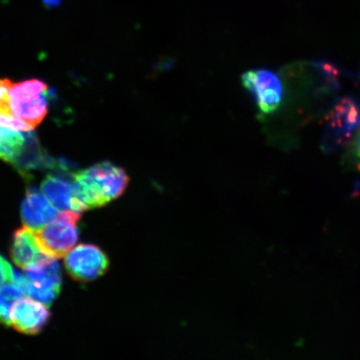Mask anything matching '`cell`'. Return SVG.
Wrapping results in <instances>:
<instances>
[{
  "instance_id": "6da1fadb",
  "label": "cell",
  "mask_w": 360,
  "mask_h": 360,
  "mask_svg": "<svg viewBox=\"0 0 360 360\" xmlns=\"http://www.w3.org/2000/svg\"><path fill=\"white\" fill-rule=\"evenodd\" d=\"M73 207L72 210L82 213L100 208L118 199L127 188L129 178L124 169L103 162L74 174Z\"/></svg>"
},
{
  "instance_id": "7a4b0ae2",
  "label": "cell",
  "mask_w": 360,
  "mask_h": 360,
  "mask_svg": "<svg viewBox=\"0 0 360 360\" xmlns=\"http://www.w3.org/2000/svg\"><path fill=\"white\" fill-rule=\"evenodd\" d=\"M56 258L45 256L25 269V277L13 269V281L31 298L51 306L60 294L62 277L60 264Z\"/></svg>"
},
{
  "instance_id": "3957f363",
  "label": "cell",
  "mask_w": 360,
  "mask_h": 360,
  "mask_svg": "<svg viewBox=\"0 0 360 360\" xmlns=\"http://www.w3.org/2000/svg\"><path fill=\"white\" fill-rule=\"evenodd\" d=\"M360 128V102L353 98H341L328 117L321 141L327 154L342 150L353 141Z\"/></svg>"
},
{
  "instance_id": "277c9868",
  "label": "cell",
  "mask_w": 360,
  "mask_h": 360,
  "mask_svg": "<svg viewBox=\"0 0 360 360\" xmlns=\"http://www.w3.org/2000/svg\"><path fill=\"white\" fill-rule=\"evenodd\" d=\"M80 213L65 210L41 229L34 231L40 249L52 258H61L69 253L79 236Z\"/></svg>"
},
{
  "instance_id": "5b68a950",
  "label": "cell",
  "mask_w": 360,
  "mask_h": 360,
  "mask_svg": "<svg viewBox=\"0 0 360 360\" xmlns=\"http://www.w3.org/2000/svg\"><path fill=\"white\" fill-rule=\"evenodd\" d=\"M13 114L32 129L42 122L48 112V86L39 79L13 83L10 93Z\"/></svg>"
},
{
  "instance_id": "8992f818",
  "label": "cell",
  "mask_w": 360,
  "mask_h": 360,
  "mask_svg": "<svg viewBox=\"0 0 360 360\" xmlns=\"http://www.w3.org/2000/svg\"><path fill=\"white\" fill-rule=\"evenodd\" d=\"M241 83L251 94L261 114L270 115L280 108L283 96L281 80L274 72L256 69L245 72Z\"/></svg>"
},
{
  "instance_id": "52a82bcc",
  "label": "cell",
  "mask_w": 360,
  "mask_h": 360,
  "mask_svg": "<svg viewBox=\"0 0 360 360\" xmlns=\"http://www.w3.org/2000/svg\"><path fill=\"white\" fill-rule=\"evenodd\" d=\"M65 265L67 272L74 280L89 282L97 280L107 272L110 260L101 248L93 244H82L68 253Z\"/></svg>"
},
{
  "instance_id": "ba28073f",
  "label": "cell",
  "mask_w": 360,
  "mask_h": 360,
  "mask_svg": "<svg viewBox=\"0 0 360 360\" xmlns=\"http://www.w3.org/2000/svg\"><path fill=\"white\" fill-rule=\"evenodd\" d=\"M48 306L38 300L22 298L11 312V325L25 335H37L46 326L51 314Z\"/></svg>"
},
{
  "instance_id": "9c48e42d",
  "label": "cell",
  "mask_w": 360,
  "mask_h": 360,
  "mask_svg": "<svg viewBox=\"0 0 360 360\" xmlns=\"http://www.w3.org/2000/svg\"><path fill=\"white\" fill-rule=\"evenodd\" d=\"M58 215V209L46 196L36 190L27 192L21 205V219L33 231L41 229Z\"/></svg>"
},
{
  "instance_id": "30bf717a",
  "label": "cell",
  "mask_w": 360,
  "mask_h": 360,
  "mask_svg": "<svg viewBox=\"0 0 360 360\" xmlns=\"http://www.w3.org/2000/svg\"><path fill=\"white\" fill-rule=\"evenodd\" d=\"M11 255L13 263L22 269L47 256L40 249L33 229L27 226L13 233Z\"/></svg>"
},
{
  "instance_id": "8fae6325",
  "label": "cell",
  "mask_w": 360,
  "mask_h": 360,
  "mask_svg": "<svg viewBox=\"0 0 360 360\" xmlns=\"http://www.w3.org/2000/svg\"><path fill=\"white\" fill-rule=\"evenodd\" d=\"M41 191L58 210H72L73 207V184L68 180L49 174L43 180Z\"/></svg>"
},
{
  "instance_id": "7c38bea8",
  "label": "cell",
  "mask_w": 360,
  "mask_h": 360,
  "mask_svg": "<svg viewBox=\"0 0 360 360\" xmlns=\"http://www.w3.org/2000/svg\"><path fill=\"white\" fill-rule=\"evenodd\" d=\"M29 132L0 126V160L15 165L25 150Z\"/></svg>"
},
{
  "instance_id": "4fadbf2b",
  "label": "cell",
  "mask_w": 360,
  "mask_h": 360,
  "mask_svg": "<svg viewBox=\"0 0 360 360\" xmlns=\"http://www.w3.org/2000/svg\"><path fill=\"white\" fill-rule=\"evenodd\" d=\"M26 292L15 282L6 283L0 289V323L11 326V312L18 300L24 298Z\"/></svg>"
},
{
  "instance_id": "5bb4252c",
  "label": "cell",
  "mask_w": 360,
  "mask_h": 360,
  "mask_svg": "<svg viewBox=\"0 0 360 360\" xmlns=\"http://www.w3.org/2000/svg\"><path fill=\"white\" fill-rule=\"evenodd\" d=\"M10 281H13V269L8 261L0 255V289Z\"/></svg>"
}]
</instances>
